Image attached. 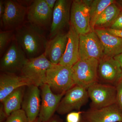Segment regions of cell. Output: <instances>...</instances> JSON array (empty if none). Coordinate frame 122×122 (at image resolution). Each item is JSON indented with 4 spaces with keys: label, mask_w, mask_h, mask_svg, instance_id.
Returning <instances> with one entry per match:
<instances>
[{
    "label": "cell",
    "mask_w": 122,
    "mask_h": 122,
    "mask_svg": "<svg viewBox=\"0 0 122 122\" xmlns=\"http://www.w3.org/2000/svg\"><path fill=\"white\" fill-rule=\"evenodd\" d=\"M15 38L27 59L36 57L44 54L48 40L44 30L25 22L14 30Z\"/></svg>",
    "instance_id": "1"
},
{
    "label": "cell",
    "mask_w": 122,
    "mask_h": 122,
    "mask_svg": "<svg viewBox=\"0 0 122 122\" xmlns=\"http://www.w3.org/2000/svg\"><path fill=\"white\" fill-rule=\"evenodd\" d=\"M46 84L56 94L65 93L75 85L72 67L53 65L46 72Z\"/></svg>",
    "instance_id": "2"
},
{
    "label": "cell",
    "mask_w": 122,
    "mask_h": 122,
    "mask_svg": "<svg viewBox=\"0 0 122 122\" xmlns=\"http://www.w3.org/2000/svg\"><path fill=\"white\" fill-rule=\"evenodd\" d=\"M53 65L44 53L28 59L21 70V76L29 80L32 85L41 87L46 84V72Z\"/></svg>",
    "instance_id": "3"
},
{
    "label": "cell",
    "mask_w": 122,
    "mask_h": 122,
    "mask_svg": "<svg viewBox=\"0 0 122 122\" xmlns=\"http://www.w3.org/2000/svg\"><path fill=\"white\" fill-rule=\"evenodd\" d=\"M99 60L95 59L79 60L72 67L75 85L87 89L97 82Z\"/></svg>",
    "instance_id": "4"
},
{
    "label": "cell",
    "mask_w": 122,
    "mask_h": 122,
    "mask_svg": "<svg viewBox=\"0 0 122 122\" xmlns=\"http://www.w3.org/2000/svg\"><path fill=\"white\" fill-rule=\"evenodd\" d=\"M93 0L72 1L71 9L70 25L79 34L91 32L90 7Z\"/></svg>",
    "instance_id": "5"
},
{
    "label": "cell",
    "mask_w": 122,
    "mask_h": 122,
    "mask_svg": "<svg viewBox=\"0 0 122 122\" xmlns=\"http://www.w3.org/2000/svg\"><path fill=\"white\" fill-rule=\"evenodd\" d=\"M5 11L0 18V25L4 30H15L25 22L28 7L18 1H5Z\"/></svg>",
    "instance_id": "6"
},
{
    "label": "cell",
    "mask_w": 122,
    "mask_h": 122,
    "mask_svg": "<svg viewBox=\"0 0 122 122\" xmlns=\"http://www.w3.org/2000/svg\"><path fill=\"white\" fill-rule=\"evenodd\" d=\"M27 59L14 38L1 58L0 71L2 73L16 74L20 72Z\"/></svg>",
    "instance_id": "7"
},
{
    "label": "cell",
    "mask_w": 122,
    "mask_h": 122,
    "mask_svg": "<svg viewBox=\"0 0 122 122\" xmlns=\"http://www.w3.org/2000/svg\"><path fill=\"white\" fill-rule=\"evenodd\" d=\"M93 109H99L117 103V90L114 85L97 82L87 89Z\"/></svg>",
    "instance_id": "8"
},
{
    "label": "cell",
    "mask_w": 122,
    "mask_h": 122,
    "mask_svg": "<svg viewBox=\"0 0 122 122\" xmlns=\"http://www.w3.org/2000/svg\"><path fill=\"white\" fill-rule=\"evenodd\" d=\"M87 89L75 85L66 92L57 109L60 114H65L73 111H79L88 101Z\"/></svg>",
    "instance_id": "9"
},
{
    "label": "cell",
    "mask_w": 122,
    "mask_h": 122,
    "mask_svg": "<svg viewBox=\"0 0 122 122\" xmlns=\"http://www.w3.org/2000/svg\"><path fill=\"white\" fill-rule=\"evenodd\" d=\"M72 1L57 0L53 11L52 20L50 27V39H51L64 30L69 27Z\"/></svg>",
    "instance_id": "10"
},
{
    "label": "cell",
    "mask_w": 122,
    "mask_h": 122,
    "mask_svg": "<svg viewBox=\"0 0 122 122\" xmlns=\"http://www.w3.org/2000/svg\"><path fill=\"white\" fill-rule=\"evenodd\" d=\"M52 14V10L45 0H35L32 1L28 8L27 21L44 30L50 27Z\"/></svg>",
    "instance_id": "11"
},
{
    "label": "cell",
    "mask_w": 122,
    "mask_h": 122,
    "mask_svg": "<svg viewBox=\"0 0 122 122\" xmlns=\"http://www.w3.org/2000/svg\"><path fill=\"white\" fill-rule=\"evenodd\" d=\"M79 53L80 60L99 61L105 56L103 46L95 31L79 35Z\"/></svg>",
    "instance_id": "12"
},
{
    "label": "cell",
    "mask_w": 122,
    "mask_h": 122,
    "mask_svg": "<svg viewBox=\"0 0 122 122\" xmlns=\"http://www.w3.org/2000/svg\"><path fill=\"white\" fill-rule=\"evenodd\" d=\"M41 88V103L38 117L41 122H45L52 117L66 93L54 94L46 84L42 86Z\"/></svg>",
    "instance_id": "13"
},
{
    "label": "cell",
    "mask_w": 122,
    "mask_h": 122,
    "mask_svg": "<svg viewBox=\"0 0 122 122\" xmlns=\"http://www.w3.org/2000/svg\"><path fill=\"white\" fill-rule=\"evenodd\" d=\"M98 74V78L106 84L117 85L122 78V69L113 57L104 56L99 61Z\"/></svg>",
    "instance_id": "14"
},
{
    "label": "cell",
    "mask_w": 122,
    "mask_h": 122,
    "mask_svg": "<svg viewBox=\"0 0 122 122\" xmlns=\"http://www.w3.org/2000/svg\"><path fill=\"white\" fill-rule=\"evenodd\" d=\"M24 94L22 109L25 112L29 122L35 121L39 116L41 109V91L38 86L33 85L27 86Z\"/></svg>",
    "instance_id": "15"
},
{
    "label": "cell",
    "mask_w": 122,
    "mask_h": 122,
    "mask_svg": "<svg viewBox=\"0 0 122 122\" xmlns=\"http://www.w3.org/2000/svg\"><path fill=\"white\" fill-rule=\"evenodd\" d=\"M88 122H122V110L117 103L100 109L92 108L85 113Z\"/></svg>",
    "instance_id": "16"
},
{
    "label": "cell",
    "mask_w": 122,
    "mask_h": 122,
    "mask_svg": "<svg viewBox=\"0 0 122 122\" xmlns=\"http://www.w3.org/2000/svg\"><path fill=\"white\" fill-rule=\"evenodd\" d=\"M68 33V41L65 51L59 64L72 67L80 60L79 34L70 24Z\"/></svg>",
    "instance_id": "17"
},
{
    "label": "cell",
    "mask_w": 122,
    "mask_h": 122,
    "mask_svg": "<svg viewBox=\"0 0 122 122\" xmlns=\"http://www.w3.org/2000/svg\"><path fill=\"white\" fill-rule=\"evenodd\" d=\"M68 41V33H60L48 40L44 54L53 65L59 64L62 57Z\"/></svg>",
    "instance_id": "18"
},
{
    "label": "cell",
    "mask_w": 122,
    "mask_h": 122,
    "mask_svg": "<svg viewBox=\"0 0 122 122\" xmlns=\"http://www.w3.org/2000/svg\"><path fill=\"white\" fill-rule=\"evenodd\" d=\"M32 85L22 76L15 74L2 73L0 75V101L2 103L12 92L22 86Z\"/></svg>",
    "instance_id": "19"
},
{
    "label": "cell",
    "mask_w": 122,
    "mask_h": 122,
    "mask_svg": "<svg viewBox=\"0 0 122 122\" xmlns=\"http://www.w3.org/2000/svg\"><path fill=\"white\" fill-rule=\"evenodd\" d=\"M94 31L104 48L105 56L112 57L122 53V38L115 36L103 29H95Z\"/></svg>",
    "instance_id": "20"
},
{
    "label": "cell",
    "mask_w": 122,
    "mask_h": 122,
    "mask_svg": "<svg viewBox=\"0 0 122 122\" xmlns=\"http://www.w3.org/2000/svg\"><path fill=\"white\" fill-rule=\"evenodd\" d=\"M121 10L122 9L116 1L110 5L104 10L98 18L95 29H107L110 28Z\"/></svg>",
    "instance_id": "21"
},
{
    "label": "cell",
    "mask_w": 122,
    "mask_h": 122,
    "mask_svg": "<svg viewBox=\"0 0 122 122\" xmlns=\"http://www.w3.org/2000/svg\"><path fill=\"white\" fill-rule=\"evenodd\" d=\"M25 86L15 90L7 96L2 103L7 116L12 113L21 109L25 94Z\"/></svg>",
    "instance_id": "22"
},
{
    "label": "cell",
    "mask_w": 122,
    "mask_h": 122,
    "mask_svg": "<svg viewBox=\"0 0 122 122\" xmlns=\"http://www.w3.org/2000/svg\"><path fill=\"white\" fill-rule=\"evenodd\" d=\"M114 0H93L90 7V18L91 31H94L96 21L107 7L115 2Z\"/></svg>",
    "instance_id": "23"
},
{
    "label": "cell",
    "mask_w": 122,
    "mask_h": 122,
    "mask_svg": "<svg viewBox=\"0 0 122 122\" xmlns=\"http://www.w3.org/2000/svg\"><path fill=\"white\" fill-rule=\"evenodd\" d=\"M15 38L14 30L1 31L0 32V54L2 56Z\"/></svg>",
    "instance_id": "24"
},
{
    "label": "cell",
    "mask_w": 122,
    "mask_h": 122,
    "mask_svg": "<svg viewBox=\"0 0 122 122\" xmlns=\"http://www.w3.org/2000/svg\"><path fill=\"white\" fill-rule=\"evenodd\" d=\"M5 122H29L25 112L22 109L13 112Z\"/></svg>",
    "instance_id": "25"
},
{
    "label": "cell",
    "mask_w": 122,
    "mask_h": 122,
    "mask_svg": "<svg viewBox=\"0 0 122 122\" xmlns=\"http://www.w3.org/2000/svg\"><path fill=\"white\" fill-rule=\"evenodd\" d=\"M82 113L81 112L79 111L70 112L66 116L67 122H80Z\"/></svg>",
    "instance_id": "26"
},
{
    "label": "cell",
    "mask_w": 122,
    "mask_h": 122,
    "mask_svg": "<svg viewBox=\"0 0 122 122\" xmlns=\"http://www.w3.org/2000/svg\"><path fill=\"white\" fill-rule=\"evenodd\" d=\"M116 86L117 90V103L122 110V78Z\"/></svg>",
    "instance_id": "27"
},
{
    "label": "cell",
    "mask_w": 122,
    "mask_h": 122,
    "mask_svg": "<svg viewBox=\"0 0 122 122\" xmlns=\"http://www.w3.org/2000/svg\"><path fill=\"white\" fill-rule=\"evenodd\" d=\"M109 28L114 29L122 30V9L115 21Z\"/></svg>",
    "instance_id": "28"
},
{
    "label": "cell",
    "mask_w": 122,
    "mask_h": 122,
    "mask_svg": "<svg viewBox=\"0 0 122 122\" xmlns=\"http://www.w3.org/2000/svg\"><path fill=\"white\" fill-rule=\"evenodd\" d=\"M106 30L112 35L122 38V30L114 29L110 28L107 29Z\"/></svg>",
    "instance_id": "29"
},
{
    "label": "cell",
    "mask_w": 122,
    "mask_h": 122,
    "mask_svg": "<svg viewBox=\"0 0 122 122\" xmlns=\"http://www.w3.org/2000/svg\"><path fill=\"white\" fill-rule=\"evenodd\" d=\"M7 117L8 116L5 111L4 105L2 103L0 106V122H3Z\"/></svg>",
    "instance_id": "30"
},
{
    "label": "cell",
    "mask_w": 122,
    "mask_h": 122,
    "mask_svg": "<svg viewBox=\"0 0 122 122\" xmlns=\"http://www.w3.org/2000/svg\"><path fill=\"white\" fill-rule=\"evenodd\" d=\"M45 0L48 6L53 11L57 1L56 0Z\"/></svg>",
    "instance_id": "31"
},
{
    "label": "cell",
    "mask_w": 122,
    "mask_h": 122,
    "mask_svg": "<svg viewBox=\"0 0 122 122\" xmlns=\"http://www.w3.org/2000/svg\"><path fill=\"white\" fill-rule=\"evenodd\" d=\"M5 11V1L0 0V17L1 18Z\"/></svg>",
    "instance_id": "32"
},
{
    "label": "cell",
    "mask_w": 122,
    "mask_h": 122,
    "mask_svg": "<svg viewBox=\"0 0 122 122\" xmlns=\"http://www.w3.org/2000/svg\"><path fill=\"white\" fill-rule=\"evenodd\" d=\"M113 58L119 63L122 69V53Z\"/></svg>",
    "instance_id": "33"
},
{
    "label": "cell",
    "mask_w": 122,
    "mask_h": 122,
    "mask_svg": "<svg viewBox=\"0 0 122 122\" xmlns=\"http://www.w3.org/2000/svg\"><path fill=\"white\" fill-rule=\"evenodd\" d=\"M58 122L57 120L53 118V117L51 118L50 120H48V121H46V122Z\"/></svg>",
    "instance_id": "34"
},
{
    "label": "cell",
    "mask_w": 122,
    "mask_h": 122,
    "mask_svg": "<svg viewBox=\"0 0 122 122\" xmlns=\"http://www.w3.org/2000/svg\"><path fill=\"white\" fill-rule=\"evenodd\" d=\"M116 2L119 5L121 9H122V0H119L117 1H116Z\"/></svg>",
    "instance_id": "35"
},
{
    "label": "cell",
    "mask_w": 122,
    "mask_h": 122,
    "mask_svg": "<svg viewBox=\"0 0 122 122\" xmlns=\"http://www.w3.org/2000/svg\"><path fill=\"white\" fill-rule=\"evenodd\" d=\"M33 122H41V120H40V119H39V117H38Z\"/></svg>",
    "instance_id": "36"
},
{
    "label": "cell",
    "mask_w": 122,
    "mask_h": 122,
    "mask_svg": "<svg viewBox=\"0 0 122 122\" xmlns=\"http://www.w3.org/2000/svg\"><path fill=\"white\" fill-rule=\"evenodd\" d=\"M87 122V121H86V120H83V121H82V122Z\"/></svg>",
    "instance_id": "37"
}]
</instances>
